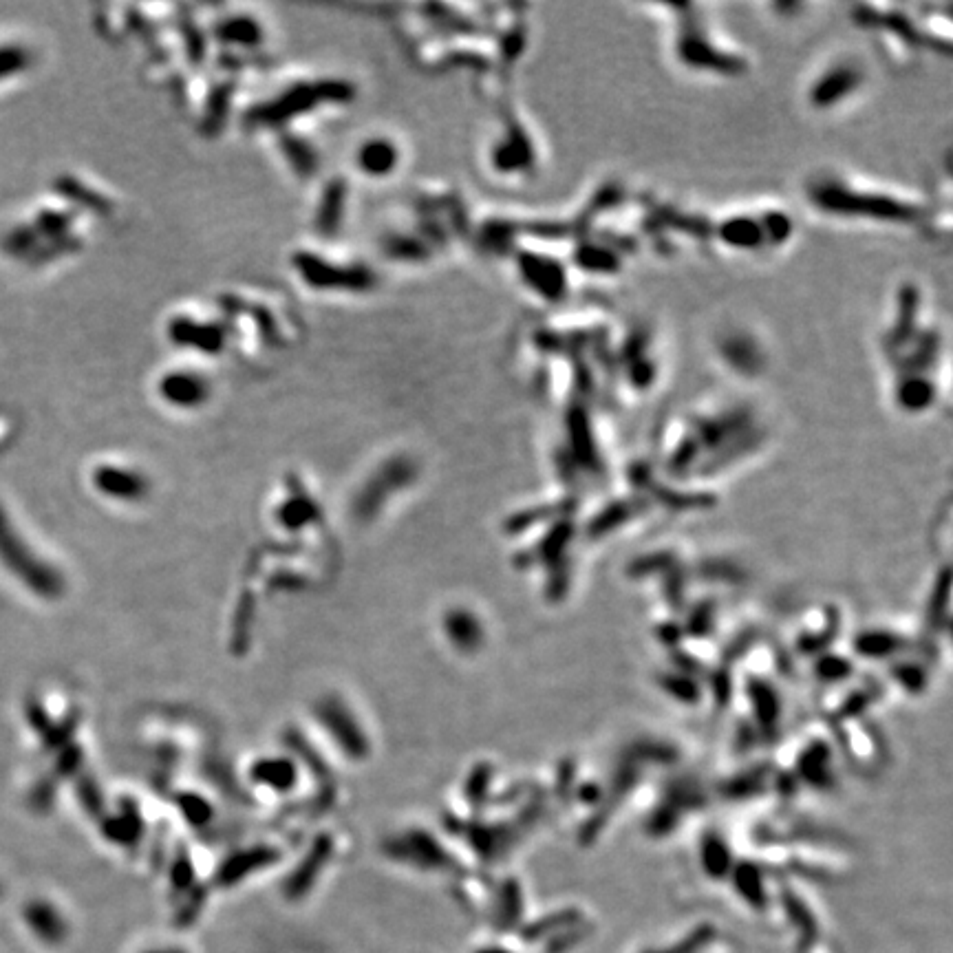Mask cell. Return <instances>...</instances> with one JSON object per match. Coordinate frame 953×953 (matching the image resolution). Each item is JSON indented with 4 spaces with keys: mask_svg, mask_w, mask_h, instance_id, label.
<instances>
[{
    "mask_svg": "<svg viewBox=\"0 0 953 953\" xmlns=\"http://www.w3.org/2000/svg\"><path fill=\"white\" fill-rule=\"evenodd\" d=\"M0 559L7 563V567H12L16 574L23 576L27 585L34 587V590L45 594L56 592V576H51L47 567H42L38 561H34V556L25 550L20 539H16V534L7 526L3 517H0Z\"/></svg>",
    "mask_w": 953,
    "mask_h": 953,
    "instance_id": "cell-1",
    "label": "cell"
},
{
    "mask_svg": "<svg viewBox=\"0 0 953 953\" xmlns=\"http://www.w3.org/2000/svg\"><path fill=\"white\" fill-rule=\"evenodd\" d=\"M393 151L387 144H369L362 153V166L373 173H382L393 166Z\"/></svg>",
    "mask_w": 953,
    "mask_h": 953,
    "instance_id": "cell-2",
    "label": "cell"
},
{
    "mask_svg": "<svg viewBox=\"0 0 953 953\" xmlns=\"http://www.w3.org/2000/svg\"><path fill=\"white\" fill-rule=\"evenodd\" d=\"M706 936H709V934H706ZM706 936H704V934H695V936H691L687 942H682V945H678V947L662 949V951H649V953H693V951H698V949L704 945Z\"/></svg>",
    "mask_w": 953,
    "mask_h": 953,
    "instance_id": "cell-3",
    "label": "cell"
},
{
    "mask_svg": "<svg viewBox=\"0 0 953 953\" xmlns=\"http://www.w3.org/2000/svg\"><path fill=\"white\" fill-rule=\"evenodd\" d=\"M477 953H510V951L499 949V947H488V949H481V951H477Z\"/></svg>",
    "mask_w": 953,
    "mask_h": 953,
    "instance_id": "cell-4",
    "label": "cell"
}]
</instances>
